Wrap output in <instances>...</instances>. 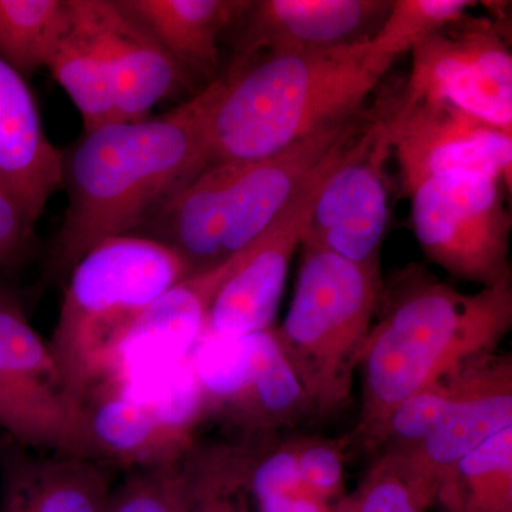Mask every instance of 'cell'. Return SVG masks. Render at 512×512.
<instances>
[{
    "instance_id": "obj_1",
    "label": "cell",
    "mask_w": 512,
    "mask_h": 512,
    "mask_svg": "<svg viewBox=\"0 0 512 512\" xmlns=\"http://www.w3.org/2000/svg\"><path fill=\"white\" fill-rule=\"evenodd\" d=\"M224 79L163 116L116 121L62 151L66 211L52 272L69 275L94 245L134 234L205 168L208 131Z\"/></svg>"
},
{
    "instance_id": "obj_2",
    "label": "cell",
    "mask_w": 512,
    "mask_h": 512,
    "mask_svg": "<svg viewBox=\"0 0 512 512\" xmlns=\"http://www.w3.org/2000/svg\"><path fill=\"white\" fill-rule=\"evenodd\" d=\"M377 313L359 362L356 433L367 446L383 444L387 423L404 400L468 360L493 353L512 326L511 282L463 293L416 266L383 288Z\"/></svg>"
},
{
    "instance_id": "obj_3",
    "label": "cell",
    "mask_w": 512,
    "mask_h": 512,
    "mask_svg": "<svg viewBox=\"0 0 512 512\" xmlns=\"http://www.w3.org/2000/svg\"><path fill=\"white\" fill-rule=\"evenodd\" d=\"M390 67L362 42L281 53L225 74L208 131L205 168L272 156L359 117Z\"/></svg>"
},
{
    "instance_id": "obj_4",
    "label": "cell",
    "mask_w": 512,
    "mask_h": 512,
    "mask_svg": "<svg viewBox=\"0 0 512 512\" xmlns=\"http://www.w3.org/2000/svg\"><path fill=\"white\" fill-rule=\"evenodd\" d=\"M357 120L272 156L204 168L133 235L170 248L190 275L224 264L264 237L319 165L363 127Z\"/></svg>"
},
{
    "instance_id": "obj_5",
    "label": "cell",
    "mask_w": 512,
    "mask_h": 512,
    "mask_svg": "<svg viewBox=\"0 0 512 512\" xmlns=\"http://www.w3.org/2000/svg\"><path fill=\"white\" fill-rule=\"evenodd\" d=\"M187 276L174 251L133 234L104 239L73 266L49 349L80 403L116 382L131 328Z\"/></svg>"
},
{
    "instance_id": "obj_6",
    "label": "cell",
    "mask_w": 512,
    "mask_h": 512,
    "mask_svg": "<svg viewBox=\"0 0 512 512\" xmlns=\"http://www.w3.org/2000/svg\"><path fill=\"white\" fill-rule=\"evenodd\" d=\"M380 264L303 247L295 293L275 330L312 412L345 406L383 295Z\"/></svg>"
},
{
    "instance_id": "obj_7",
    "label": "cell",
    "mask_w": 512,
    "mask_h": 512,
    "mask_svg": "<svg viewBox=\"0 0 512 512\" xmlns=\"http://www.w3.org/2000/svg\"><path fill=\"white\" fill-rule=\"evenodd\" d=\"M504 185L477 173L437 175L420 184L410 195V224L426 258L481 288L511 282Z\"/></svg>"
},
{
    "instance_id": "obj_8",
    "label": "cell",
    "mask_w": 512,
    "mask_h": 512,
    "mask_svg": "<svg viewBox=\"0 0 512 512\" xmlns=\"http://www.w3.org/2000/svg\"><path fill=\"white\" fill-rule=\"evenodd\" d=\"M410 53L399 107L447 103L512 134V53L497 23L464 16Z\"/></svg>"
},
{
    "instance_id": "obj_9",
    "label": "cell",
    "mask_w": 512,
    "mask_h": 512,
    "mask_svg": "<svg viewBox=\"0 0 512 512\" xmlns=\"http://www.w3.org/2000/svg\"><path fill=\"white\" fill-rule=\"evenodd\" d=\"M390 153L383 120L363 127L320 185L303 229V247L323 249L355 264H380L389 224L384 165Z\"/></svg>"
},
{
    "instance_id": "obj_10",
    "label": "cell",
    "mask_w": 512,
    "mask_h": 512,
    "mask_svg": "<svg viewBox=\"0 0 512 512\" xmlns=\"http://www.w3.org/2000/svg\"><path fill=\"white\" fill-rule=\"evenodd\" d=\"M360 131L362 128L329 154L264 237L239 254L237 265L212 299L204 333L218 338H242L272 329L292 256L302 245L313 200Z\"/></svg>"
},
{
    "instance_id": "obj_11",
    "label": "cell",
    "mask_w": 512,
    "mask_h": 512,
    "mask_svg": "<svg viewBox=\"0 0 512 512\" xmlns=\"http://www.w3.org/2000/svg\"><path fill=\"white\" fill-rule=\"evenodd\" d=\"M390 150L407 195L437 175L477 173L511 188L512 134L447 103L397 107L389 121Z\"/></svg>"
},
{
    "instance_id": "obj_12",
    "label": "cell",
    "mask_w": 512,
    "mask_h": 512,
    "mask_svg": "<svg viewBox=\"0 0 512 512\" xmlns=\"http://www.w3.org/2000/svg\"><path fill=\"white\" fill-rule=\"evenodd\" d=\"M392 2L386 0H259L242 19L227 74L252 60L330 49L369 39Z\"/></svg>"
},
{
    "instance_id": "obj_13",
    "label": "cell",
    "mask_w": 512,
    "mask_h": 512,
    "mask_svg": "<svg viewBox=\"0 0 512 512\" xmlns=\"http://www.w3.org/2000/svg\"><path fill=\"white\" fill-rule=\"evenodd\" d=\"M508 427H512L511 357L487 353L460 367L456 393L429 436L417 446L396 450L441 487L461 458Z\"/></svg>"
},
{
    "instance_id": "obj_14",
    "label": "cell",
    "mask_w": 512,
    "mask_h": 512,
    "mask_svg": "<svg viewBox=\"0 0 512 512\" xmlns=\"http://www.w3.org/2000/svg\"><path fill=\"white\" fill-rule=\"evenodd\" d=\"M109 64L119 121H141L187 87L190 76L119 0H79Z\"/></svg>"
},
{
    "instance_id": "obj_15",
    "label": "cell",
    "mask_w": 512,
    "mask_h": 512,
    "mask_svg": "<svg viewBox=\"0 0 512 512\" xmlns=\"http://www.w3.org/2000/svg\"><path fill=\"white\" fill-rule=\"evenodd\" d=\"M238 256L187 276L141 315L121 348L117 383L151 379L190 357L204 333L212 299Z\"/></svg>"
},
{
    "instance_id": "obj_16",
    "label": "cell",
    "mask_w": 512,
    "mask_h": 512,
    "mask_svg": "<svg viewBox=\"0 0 512 512\" xmlns=\"http://www.w3.org/2000/svg\"><path fill=\"white\" fill-rule=\"evenodd\" d=\"M0 187L33 225L62 188V151L45 133L26 79L0 59Z\"/></svg>"
},
{
    "instance_id": "obj_17",
    "label": "cell",
    "mask_w": 512,
    "mask_h": 512,
    "mask_svg": "<svg viewBox=\"0 0 512 512\" xmlns=\"http://www.w3.org/2000/svg\"><path fill=\"white\" fill-rule=\"evenodd\" d=\"M0 450V512H106L111 466L87 458Z\"/></svg>"
},
{
    "instance_id": "obj_18",
    "label": "cell",
    "mask_w": 512,
    "mask_h": 512,
    "mask_svg": "<svg viewBox=\"0 0 512 512\" xmlns=\"http://www.w3.org/2000/svg\"><path fill=\"white\" fill-rule=\"evenodd\" d=\"M83 409L94 458L107 466L127 471L173 466L197 443L194 433L161 419L119 383L94 390Z\"/></svg>"
},
{
    "instance_id": "obj_19",
    "label": "cell",
    "mask_w": 512,
    "mask_h": 512,
    "mask_svg": "<svg viewBox=\"0 0 512 512\" xmlns=\"http://www.w3.org/2000/svg\"><path fill=\"white\" fill-rule=\"evenodd\" d=\"M0 429L13 443L59 456L94 460L83 404L0 363Z\"/></svg>"
},
{
    "instance_id": "obj_20",
    "label": "cell",
    "mask_w": 512,
    "mask_h": 512,
    "mask_svg": "<svg viewBox=\"0 0 512 512\" xmlns=\"http://www.w3.org/2000/svg\"><path fill=\"white\" fill-rule=\"evenodd\" d=\"M184 72L210 76L218 67L222 33L238 23L251 0H119Z\"/></svg>"
},
{
    "instance_id": "obj_21",
    "label": "cell",
    "mask_w": 512,
    "mask_h": 512,
    "mask_svg": "<svg viewBox=\"0 0 512 512\" xmlns=\"http://www.w3.org/2000/svg\"><path fill=\"white\" fill-rule=\"evenodd\" d=\"M312 412L308 396L276 339L274 328L255 333L254 369L237 399L218 416L247 439H259Z\"/></svg>"
},
{
    "instance_id": "obj_22",
    "label": "cell",
    "mask_w": 512,
    "mask_h": 512,
    "mask_svg": "<svg viewBox=\"0 0 512 512\" xmlns=\"http://www.w3.org/2000/svg\"><path fill=\"white\" fill-rule=\"evenodd\" d=\"M46 69L79 110L83 133L119 121L113 76L79 0H69V25Z\"/></svg>"
},
{
    "instance_id": "obj_23",
    "label": "cell",
    "mask_w": 512,
    "mask_h": 512,
    "mask_svg": "<svg viewBox=\"0 0 512 512\" xmlns=\"http://www.w3.org/2000/svg\"><path fill=\"white\" fill-rule=\"evenodd\" d=\"M437 503L446 512H512V427L458 461Z\"/></svg>"
},
{
    "instance_id": "obj_24",
    "label": "cell",
    "mask_w": 512,
    "mask_h": 512,
    "mask_svg": "<svg viewBox=\"0 0 512 512\" xmlns=\"http://www.w3.org/2000/svg\"><path fill=\"white\" fill-rule=\"evenodd\" d=\"M69 25V0H0V59L20 76L46 69Z\"/></svg>"
},
{
    "instance_id": "obj_25",
    "label": "cell",
    "mask_w": 512,
    "mask_h": 512,
    "mask_svg": "<svg viewBox=\"0 0 512 512\" xmlns=\"http://www.w3.org/2000/svg\"><path fill=\"white\" fill-rule=\"evenodd\" d=\"M177 512H249L238 446H195L180 461Z\"/></svg>"
},
{
    "instance_id": "obj_26",
    "label": "cell",
    "mask_w": 512,
    "mask_h": 512,
    "mask_svg": "<svg viewBox=\"0 0 512 512\" xmlns=\"http://www.w3.org/2000/svg\"><path fill=\"white\" fill-rule=\"evenodd\" d=\"M476 5L470 0H394L379 28L367 39L369 52L392 67L397 57L463 19Z\"/></svg>"
},
{
    "instance_id": "obj_27",
    "label": "cell",
    "mask_w": 512,
    "mask_h": 512,
    "mask_svg": "<svg viewBox=\"0 0 512 512\" xmlns=\"http://www.w3.org/2000/svg\"><path fill=\"white\" fill-rule=\"evenodd\" d=\"M440 483L393 448L348 495L356 512H426L437 503Z\"/></svg>"
},
{
    "instance_id": "obj_28",
    "label": "cell",
    "mask_w": 512,
    "mask_h": 512,
    "mask_svg": "<svg viewBox=\"0 0 512 512\" xmlns=\"http://www.w3.org/2000/svg\"><path fill=\"white\" fill-rule=\"evenodd\" d=\"M458 370L460 367L404 400L387 423L383 443L392 441L396 448H410L426 439L456 393Z\"/></svg>"
},
{
    "instance_id": "obj_29",
    "label": "cell",
    "mask_w": 512,
    "mask_h": 512,
    "mask_svg": "<svg viewBox=\"0 0 512 512\" xmlns=\"http://www.w3.org/2000/svg\"><path fill=\"white\" fill-rule=\"evenodd\" d=\"M180 497V461L130 470L123 483L111 490L106 512H177Z\"/></svg>"
},
{
    "instance_id": "obj_30",
    "label": "cell",
    "mask_w": 512,
    "mask_h": 512,
    "mask_svg": "<svg viewBox=\"0 0 512 512\" xmlns=\"http://www.w3.org/2000/svg\"><path fill=\"white\" fill-rule=\"evenodd\" d=\"M349 440H305L295 443L302 483L309 493L336 505L343 498V450Z\"/></svg>"
},
{
    "instance_id": "obj_31",
    "label": "cell",
    "mask_w": 512,
    "mask_h": 512,
    "mask_svg": "<svg viewBox=\"0 0 512 512\" xmlns=\"http://www.w3.org/2000/svg\"><path fill=\"white\" fill-rule=\"evenodd\" d=\"M33 234L35 225L26 218L8 192L0 187V272L25 258Z\"/></svg>"
},
{
    "instance_id": "obj_32",
    "label": "cell",
    "mask_w": 512,
    "mask_h": 512,
    "mask_svg": "<svg viewBox=\"0 0 512 512\" xmlns=\"http://www.w3.org/2000/svg\"><path fill=\"white\" fill-rule=\"evenodd\" d=\"M333 512H356L355 508H353L352 503H350L349 497H343L342 500L339 501L338 504L333 508Z\"/></svg>"
}]
</instances>
